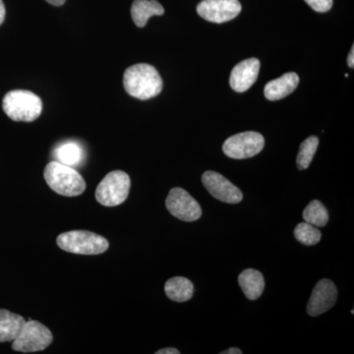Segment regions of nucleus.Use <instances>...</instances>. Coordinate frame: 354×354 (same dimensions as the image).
I'll list each match as a JSON object with an SVG mask.
<instances>
[{
	"label": "nucleus",
	"mask_w": 354,
	"mask_h": 354,
	"mask_svg": "<svg viewBox=\"0 0 354 354\" xmlns=\"http://www.w3.org/2000/svg\"><path fill=\"white\" fill-rule=\"evenodd\" d=\"M123 86L127 94L146 101L160 94L162 90V79L158 70L152 65L135 64L125 70Z\"/></svg>",
	"instance_id": "f257e3e1"
},
{
	"label": "nucleus",
	"mask_w": 354,
	"mask_h": 354,
	"mask_svg": "<svg viewBox=\"0 0 354 354\" xmlns=\"http://www.w3.org/2000/svg\"><path fill=\"white\" fill-rule=\"evenodd\" d=\"M44 176L51 189L62 196H79L87 186L83 176L74 167L57 160L46 165Z\"/></svg>",
	"instance_id": "f03ea898"
},
{
	"label": "nucleus",
	"mask_w": 354,
	"mask_h": 354,
	"mask_svg": "<svg viewBox=\"0 0 354 354\" xmlns=\"http://www.w3.org/2000/svg\"><path fill=\"white\" fill-rule=\"evenodd\" d=\"M2 109L13 121L32 122L41 115L43 102L31 91L14 90L4 95Z\"/></svg>",
	"instance_id": "7ed1b4c3"
},
{
	"label": "nucleus",
	"mask_w": 354,
	"mask_h": 354,
	"mask_svg": "<svg viewBox=\"0 0 354 354\" xmlns=\"http://www.w3.org/2000/svg\"><path fill=\"white\" fill-rule=\"evenodd\" d=\"M57 245L66 252L79 255H99L108 250L109 241L102 235L87 230H72L58 235Z\"/></svg>",
	"instance_id": "20e7f679"
},
{
	"label": "nucleus",
	"mask_w": 354,
	"mask_h": 354,
	"mask_svg": "<svg viewBox=\"0 0 354 354\" xmlns=\"http://www.w3.org/2000/svg\"><path fill=\"white\" fill-rule=\"evenodd\" d=\"M130 177L127 172L114 171L109 172L97 185L95 199L106 207H115L127 201L129 195Z\"/></svg>",
	"instance_id": "39448f33"
},
{
	"label": "nucleus",
	"mask_w": 354,
	"mask_h": 354,
	"mask_svg": "<svg viewBox=\"0 0 354 354\" xmlns=\"http://www.w3.org/2000/svg\"><path fill=\"white\" fill-rule=\"evenodd\" d=\"M53 341L48 327L38 321H26L19 334L13 339L12 349L19 353H30L44 351Z\"/></svg>",
	"instance_id": "423d86ee"
},
{
	"label": "nucleus",
	"mask_w": 354,
	"mask_h": 354,
	"mask_svg": "<svg viewBox=\"0 0 354 354\" xmlns=\"http://www.w3.org/2000/svg\"><path fill=\"white\" fill-rule=\"evenodd\" d=\"M265 139L260 133H239L225 140L223 151L228 158L235 160L252 158L264 149Z\"/></svg>",
	"instance_id": "0eeeda50"
},
{
	"label": "nucleus",
	"mask_w": 354,
	"mask_h": 354,
	"mask_svg": "<svg viewBox=\"0 0 354 354\" xmlns=\"http://www.w3.org/2000/svg\"><path fill=\"white\" fill-rule=\"evenodd\" d=\"M165 206L172 216L183 221H195L202 216L199 203L183 188H172L169 191Z\"/></svg>",
	"instance_id": "6e6552de"
},
{
	"label": "nucleus",
	"mask_w": 354,
	"mask_h": 354,
	"mask_svg": "<svg viewBox=\"0 0 354 354\" xmlns=\"http://www.w3.org/2000/svg\"><path fill=\"white\" fill-rule=\"evenodd\" d=\"M239 0H203L197 6V12L209 22H228L241 12Z\"/></svg>",
	"instance_id": "1a4fd4ad"
},
{
	"label": "nucleus",
	"mask_w": 354,
	"mask_h": 354,
	"mask_svg": "<svg viewBox=\"0 0 354 354\" xmlns=\"http://www.w3.org/2000/svg\"><path fill=\"white\" fill-rule=\"evenodd\" d=\"M202 183L209 194L218 201L237 204L243 199L241 189L218 172H205L202 176Z\"/></svg>",
	"instance_id": "9d476101"
},
{
	"label": "nucleus",
	"mask_w": 354,
	"mask_h": 354,
	"mask_svg": "<svg viewBox=\"0 0 354 354\" xmlns=\"http://www.w3.org/2000/svg\"><path fill=\"white\" fill-rule=\"evenodd\" d=\"M337 299V290L335 283L328 279L319 281L312 291L307 304V313L310 316L322 315L329 311Z\"/></svg>",
	"instance_id": "9b49d317"
},
{
	"label": "nucleus",
	"mask_w": 354,
	"mask_h": 354,
	"mask_svg": "<svg viewBox=\"0 0 354 354\" xmlns=\"http://www.w3.org/2000/svg\"><path fill=\"white\" fill-rule=\"evenodd\" d=\"M260 65V60L257 58H249L235 65L230 73V87L234 88L235 92H246L257 80Z\"/></svg>",
	"instance_id": "f8f14e48"
},
{
	"label": "nucleus",
	"mask_w": 354,
	"mask_h": 354,
	"mask_svg": "<svg viewBox=\"0 0 354 354\" xmlns=\"http://www.w3.org/2000/svg\"><path fill=\"white\" fill-rule=\"evenodd\" d=\"M299 84V77L295 72H288L278 79L270 81L265 86L264 94L269 101H279L295 92Z\"/></svg>",
	"instance_id": "ddd939ff"
},
{
	"label": "nucleus",
	"mask_w": 354,
	"mask_h": 354,
	"mask_svg": "<svg viewBox=\"0 0 354 354\" xmlns=\"http://www.w3.org/2000/svg\"><path fill=\"white\" fill-rule=\"evenodd\" d=\"M164 14V7L157 0H134L131 6L132 19L139 28L145 27L152 16Z\"/></svg>",
	"instance_id": "4468645a"
},
{
	"label": "nucleus",
	"mask_w": 354,
	"mask_h": 354,
	"mask_svg": "<svg viewBox=\"0 0 354 354\" xmlns=\"http://www.w3.org/2000/svg\"><path fill=\"white\" fill-rule=\"evenodd\" d=\"M239 283L249 300L258 299L265 288V279L262 272L254 269L244 270L239 274Z\"/></svg>",
	"instance_id": "2eb2a0df"
},
{
	"label": "nucleus",
	"mask_w": 354,
	"mask_h": 354,
	"mask_svg": "<svg viewBox=\"0 0 354 354\" xmlns=\"http://www.w3.org/2000/svg\"><path fill=\"white\" fill-rule=\"evenodd\" d=\"M25 322L22 316L6 309H0V342H13Z\"/></svg>",
	"instance_id": "dca6fc26"
},
{
	"label": "nucleus",
	"mask_w": 354,
	"mask_h": 354,
	"mask_svg": "<svg viewBox=\"0 0 354 354\" xmlns=\"http://www.w3.org/2000/svg\"><path fill=\"white\" fill-rule=\"evenodd\" d=\"M165 291L167 297L176 302L190 300L194 293V286L190 279L183 277H174L165 283Z\"/></svg>",
	"instance_id": "f3484780"
},
{
	"label": "nucleus",
	"mask_w": 354,
	"mask_h": 354,
	"mask_svg": "<svg viewBox=\"0 0 354 354\" xmlns=\"http://www.w3.org/2000/svg\"><path fill=\"white\" fill-rule=\"evenodd\" d=\"M53 153L57 162L72 167L80 165L84 158L82 147L75 142H66L62 144L57 147Z\"/></svg>",
	"instance_id": "a211bd4d"
},
{
	"label": "nucleus",
	"mask_w": 354,
	"mask_h": 354,
	"mask_svg": "<svg viewBox=\"0 0 354 354\" xmlns=\"http://www.w3.org/2000/svg\"><path fill=\"white\" fill-rule=\"evenodd\" d=\"M302 216L304 221L317 227H325L329 221V213L327 209L318 200L310 202L308 206L304 209Z\"/></svg>",
	"instance_id": "6ab92c4d"
},
{
	"label": "nucleus",
	"mask_w": 354,
	"mask_h": 354,
	"mask_svg": "<svg viewBox=\"0 0 354 354\" xmlns=\"http://www.w3.org/2000/svg\"><path fill=\"white\" fill-rule=\"evenodd\" d=\"M318 146L319 139L316 136H310L302 142L297 158V167L300 171L306 169L311 164Z\"/></svg>",
	"instance_id": "aec40b11"
},
{
	"label": "nucleus",
	"mask_w": 354,
	"mask_h": 354,
	"mask_svg": "<svg viewBox=\"0 0 354 354\" xmlns=\"http://www.w3.org/2000/svg\"><path fill=\"white\" fill-rule=\"evenodd\" d=\"M295 236L304 245L313 246L320 242L322 234L318 227L304 221L298 223L295 227Z\"/></svg>",
	"instance_id": "412c9836"
},
{
	"label": "nucleus",
	"mask_w": 354,
	"mask_h": 354,
	"mask_svg": "<svg viewBox=\"0 0 354 354\" xmlns=\"http://www.w3.org/2000/svg\"><path fill=\"white\" fill-rule=\"evenodd\" d=\"M305 1L317 12H327L333 6V0H305Z\"/></svg>",
	"instance_id": "4be33fe9"
},
{
	"label": "nucleus",
	"mask_w": 354,
	"mask_h": 354,
	"mask_svg": "<svg viewBox=\"0 0 354 354\" xmlns=\"http://www.w3.org/2000/svg\"><path fill=\"white\" fill-rule=\"evenodd\" d=\"M180 351H177L176 348H162L158 351L156 354H179Z\"/></svg>",
	"instance_id": "5701e85b"
},
{
	"label": "nucleus",
	"mask_w": 354,
	"mask_h": 354,
	"mask_svg": "<svg viewBox=\"0 0 354 354\" xmlns=\"http://www.w3.org/2000/svg\"><path fill=\"white\" fill-rule=\"evenodd\" d=\"M6 6H4L3 1L0 0V25H1L4 19H6Z\"/></svg>",
	"instance_id": "b1692460"
},
{
	"label": "nucleus",
	"mask_w": 354,
	"mask_h": 354,
	"mask_svg": "<svg viewBox=\"0 0 354 354\" xmlns=\"http://www.w3.org/2000/svg\"><path fill=\"white\" fill-rule=\"evenodd\" d=\"M348 64L351 68L354 67V46L351 48V53H349L348 57Z\"/></svg>",
	"instance_id": "393cba45"
},
{
	"label": "nucleus",
	"mask_w": 354,
	"mask_h": 354,
	"mask_svg": "<svg viewBox=\"0 0 354 354\" xmlns=\"http://www.w3.org/2000/svg\"><path fill=\"white\" fill-rule=\"evenodd\" d=\"M242 351L239 348H232L227 349V351H223L221 354H241Z\"/></svg>",
	"instance_id": "a878e982"
},
{
	"label": "nucleus",
	"mask_w": 354,
	"mask_h": 354,
	"mask_svg": "<svg viewBox=\"0 0 354 354\" xmlns=\"http://www.w3.org/2000/svg\"><path fill=\"white\" fill-rule=\"evenodd\" d=\"M46 1H48L51 6H64L65 0H46Z\"/></svg>",
	"instance_id": "bb28decb"
}]
</instances>
